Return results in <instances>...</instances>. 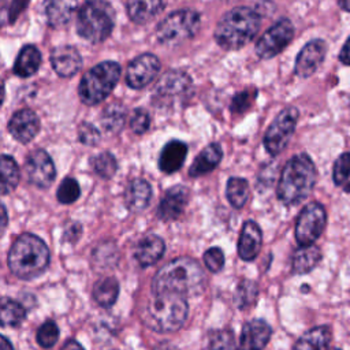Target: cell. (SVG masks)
Instances as JSON below:
<instances>
[{
  "label": "cell",
  "instance_id": "obj_7",
  "mask_svg": "<svg viewBox=\"0 0 350 350\" xmlns=\"http://www.w3.org/2000/svg\"><path fill=\"white\" fill-rule=\"evenodd\" d=\"M120 77V66L116 62H103L97 66L92 67L81 79L79 83V97L88 105H94L101 103L115 85L118 83Z\"/></svg>",
  "mask_w": 350,
  "mask_h": 350
},
{
  "label": "cell",
  "instance_id": "obj_19",
  "mask_svg": "<svg viewBox=\"0 0 350 350\" xmlns=\"http://www.w3.org/2000/svg\"><path fill=\"white\" fill-rule=\"evenodd\" d=\"M262 245V234L258 224L253 220L243 223L239 241H238V254L245 261H252L260 253Z\"/></svg>",
  "mask_w": 350,
  "mask_h": 350
},
{
  "label": "cell",
  "instance_id": "obj_48",
  "mask_svg": "<svg viewBox=\"0 0 350 350\" xmlns=\"http://www.w3.org/2000/svg\"><path fill=\"white\" fill-rule=\"evenodd\" d=\"M60 350H85V349H83L77 340L70 339V340H67V342L63 345V347H62Z\"/></svg>",
  "mask_w": 350,
  "mask_h": 350
},
{
  "label": "cell",
  "instance_id": "obj_47",
  "mask_svg": "<svg viewBox=\"0 0 350 350\" xmlns=\"http://www.w3.org/2000/svg\"><path fill=\"white\" fill-rule=\"evenodd\" d=\"M8 223V216H7V211L4 208V205L0 202V237L4 234V230L7 227Z\"/></svg>",
  "mask_w": 350,
  "mask_h": 350
},
{
  "label": "cell",
  "instance_id": "obj_36",
  "mask_svg": "<svg viewBox=\"0 0 350 350\" xmlns=\"http://www.w3.org/2000/svg\"><path fill=\"white\" fill-rule=\"evenodd\" d=\"M92 167L97 175L108 179L115 175V172L118 170V163L112 153L103 152L92 160Z\"/></svg>",
  "mask_w": 350,
  "mask_h": 350
},
{
  "label": "cell",
  "instance_id": "obj_28",
  "mask_svg": "<svg viewBox=\"0 0 350 350\" xmlns=\"http://www.w3.org/2000/svg\"><path fill=\"white\" fill-rule=\"evenodd\" d=\"M19 167L16 161L7 154H0V194L14 191L19 183Z\"/></svg>",
  "mask_w": 350,
  "mask_h": 350
},
{
  "label": "cell",
  "instance_id": "obj_32",
  "mask_svg": "<svg viewBox=\"0 0 350 350\" xmlns=\"http://www.w3.org/2000/svg\"><path fill=\"white\" fill-rule=\"evenodd\" d=\"M77 7L75 1H51L46 5V16L51 26L59 27L66 25L74 10Z\"/></svg>",
  "mask_w": 350,
  "mask_h": 350
},
{
  "label": "cell",
  "instance_id": "obj_40",
  "mask_svg": "<svg viewBox=\"0 0 350 350\" xmlns=\"http://www.w3.org/2000/svg\"><path fill=\"white\" fill-rule=\"evenodd\" d=\"M350 175V152H345L339 154L332 167V179L335 185L340 186Z\"/></svg>",
  "mask_w": 350,
  "mask_h": 350
},
{
  "label": "cell",
  "instance_id": "obj_21",
  "mask_svg": "<svg viewBox=\"0 0 350 350\" xmlns=\"http://www.w3.org/2000/svg\"><path fill=\"white\" fill-rule=\"evenodd\" d=\"M165 245L164 241L157 235H146L144 237L134 252V257L141 267H149L156 264L164 254Z\"/></svg>",
  "mask_w": 350,
  "mask_h": 350
},
{
  "label": "cell",
  "instance_id": "obj_9",
  "mask_svg": "<svg viewBox=\"0 0 350 350\" xmlns=\"http://www.w3.org/2000/svg\"><path fill=\"white\" fill-rule=\"evenodd\" d=\"M191 79L182 70L167 71L156 83L153 100L160 105H172L189 98L191 93Z\"/></svg>",
  "mask_w": 350,
  "mask_h": 350
},
{
  "label": "cell",
  "instance_id": "obj_41",
  "mask_svg": "<svg viewBox=\"0 0 350 350\" xmlns=\"http://www.w3.org/2000/svg\"><path fill=\"white\" fill-rule=\"evenodd\" d=\"M26 5L22 1H0V26L11 23Z\"/></svg>",
  "mask_w": 350,
  "mask_h": 350
},
{
  "label": "cell",
  "instance_id": "obj_50",
  "mask_svg": "<svg viewBox=\"0 0 350 350\" xmlns=\"http://www.w3.org/2000/svg\"><path fill=\"white\" fill-rule=\"evenodd\" d=\"M154 350H175L171 343H160Z\"/></svg>",
  "mask_w": 350,
  "mask_h": 350
},
{
  "label": "cell",
  "instance_id": "obj_16",
  "mask_svg": "<svg viewBox=\"0 0 350 350\" xmlns=\"http://www.w3.org/2000/svg\"><path fill=\"white\" fill-rule=\"evenodd\" d=\"M190 200V190L183 185H175L170 190L165 191L164 197L161 198L157 216L163 221H172L176 220L186 209Z\"/></svg>",
  "mask_w": 350,
  "mask_h": 350
},
{
  "label": "cell",
  "instance_id": "obj_49",
  "mask_svg": "<svg viewBox=\"0 0 350 350\" xmlns=\"http://www.w3.org/2000/svg\"><path fill=\"white\" fill-rule=\"evenodd\" d=\"M0 350H14L12 345L3 335H0Z\"/></svg>",
  "mask_w": 350,
  "mask_h": 350
},
{
  "label": "cell",
  "instance_id": "obj_15",
  "mask_svg": "<svg viewBox=\"0 0 350 350\" xmlns=\"http://www.w3.org/2000/svg\"><path fill=\"white\" fill-rule=\"evenodd\" d=\"M327 53V44L320 40H312L299 51L295 60V74L301 78H308L317 71L324 62Z\"/></svg>",
  "mask_w": 350,
  "mask_h": 350
},
{
  "label": "cell",
  "instance_id": "obj_31",
  "mask_svg": "<svg viewBox=\"0 0 350 350\" xmlns=\"http://www.w3.org/2000/svg\"><path fill=\"white\" fill-rule=\"evenodd\" d=\"M25 320L23 306L10 298L0 299V324L3 327H18Z\"/></svg>",
  "mask_w": 350,
  "mask_h": 350
},
{
  "label": "cell",
  "instance_id": "obj_14",
  "mask_svg": "<svg viewBox=\"0 0 350 350\" xmlns=\"http://www.w3.org/2000/svg\"><path fill=\"white\" fill-rule=\"evenodd\" d=\"M159 70L160 60L153 53H142L129 64L126 82L133 89H142L157 77Z\"/></svg>",
  "mask_w": 350,
  "mask_h": 350
},
{
  "label": "cell",
  "instance_id": "obj_53",
  "mask_svg": "<svg viewBox=\"0 0 350 350\" xmlns=\"http://www.w3.org/2000/svg\"><path fill=\"white\" fill-rule=\"evenodd\" d=\"M346 191H350V185H349V186H346Z\"/></svg>",
  "mask_w": 350,
  "mask_h": 350
},
{
  "label": "cell",
  "instance_id": "obj_44",
  "mask_svg": "<svg viewBox=\"0 0 350 350\" xmlns=\"http://www.w3.org/2000/svg\"><path fill=\"white\" fill-rule=\"evenodd\" d=\"M150 126V116L146 109L137 108L134 109L131 119H130V127L135 134H144Z\"/></svg>",
  "mask_w": 350,
  "mask_h": 350
},
{
  "label": "cell",
  "instance_id": "obj_11",
  "mask_svg": "<svg viewBox=\"0 0 350 350\" xmlns=\"http://www.w3.org/2000/svg\"><path fill=\"white\" fill-rule=\"evenodd\" d=\"M327 213L320 202L308 204L298 215L295 224V238L299 246L313 245L325 228Z\"/></svg>",
  "mask_w": 350,
  "mask_h": 350
},
{
  "label": "cell",
  "instance_id": "obj_5",
  "mask_svg": "<svg viewBox=\"0 0 350 350\" xmlns=\"http://www.w3.org/2000/svg\"><path fill=\"white\" fill-rule=\"evenodd\" d=\"M189 305L178 294H152L144 312L145 324L157 332L178 331L187 319Z\"/></svg>",
  "mask_w": 350,
  "mask_h": 350
},
{
  "label": "cell",
  "instance_id": "obj_26",
  "mask_svg": "<svg viewBox=\"0 0 350 350\" xmlns=\"http://www.w3.org/2000/svg\"><path fill=\"white\" fill-rule=\"evenodd\" d=\"M321 252L316 245L299 246L291 257V271L295 275H305L319 264Z\"/></svg>",
  "mask_w": 350,
  "mask_h": 350
},
{
  "label": "cell",
  "instance_id": "obj_20",
  "mask_svg": "<svg viewBox=\"0 0 350 350\" xmlns=\"http://www.w3.org/2000/svg\"><path fill=\"white\" fill-rule=\"evenodd\" d=\"M51 63L60 77H72L81 68L82 59L77 48L71 45H60L52 51Z\"/></svg>",
  "mask_w": 350,
  "mask_h": 350
},
{
  "label": "cell",
  "instance_id": "obj_4",
  "mask_svg": "<svg viewBox=\"0 0 350 350\" xmlns=\"http://www.w3.org/2000/svg\"><path fill=\"white\" fill-rule=\"evenodd\" d=\"M48 262V246L40 237L29 232L19 235L8 253V267L21 279H33L41 275Z\"/></svg>",
  "mask_w": 350,
  "mask_h": 350
},
{
  "label": "cell",
  "instance_id": "obj_34",
  "mask_svg": "<svg viewBox=\"0 0 350 350\" xmlns=\"http://www.w3.org/2000/svg\"><path fill=\"white\" fill-rule=\"evenodd\" d=\"M257 295H258L257 284L253 280L243 279L237 286V290L234 294V304L241 310L247 309L256 302Z\"/></svg>",
  "mask_w": 350,
  "mask_h": 350
},
{
  "label": "cell",
  "instance_id": "obj_18",
  "mask_svg": "<svg viewBox=\"0 0 350 350\" xmlns=\"http://www.w3.org/2000/svg\"><path fill=\"white\" fill-rule=\"evenodd\" d=\"M272 329L264 320L247 321L241 332L239 350H264L271 339Z\"/></svg>",
  "mask_w": 350,
  "mask_h": 350
},
{
  "label": "cell",
  "instance_id": "obj_22",
  "mask_svg": "<svg viewBox=\"0 0 350 350\" xmlns=\"http://www.w3.org/2000/svg\"><path fill=\"white\" fill-rule=\"evenodd\" d=\"M187 154V145L183 141L174 139L164 145L159 157V167L165 174L176 172Z\"/></svg>",
  "mask_w": 350,
  "mask_h": 350
},
{
  "label": "cell",
  "instance_id": "obj_25",
  "mask_svg": "<svg viewBox=\"0 0 350 350\" xmlns=\"http://www.w3.org/2000/svg\"><path fill=\"white\" fill-rule=\"evenodd\" d=\"M331 329L328 325H319L306 331L293 346V350H328Z\"/></svg>",
  "mask_w": 350,
  "mask_h": 350
},
{
  "label": "cell",
  "instance_id": "obj_54",
  "mask_svg": "<svg viewBox=\"0 0 350 350\" xmlns=\"http://www.w3.org/2000/svg\"><path fill=\"white\" fill-rule=\"evenodd\" d=\"M332 350H340V349H332Z\"/></svg>",
  "mask_w": 350,
  "mask_h": 350
},
{
  "label": "cell",
  "instance_id": "obj_17",
  "mask_svg": "<svg viewBox=\"0 0 350 350\" xmlns=\"http://www.w3.org/2000/svg\"><path fill=\"white\" fill-rule=\"evenodd\" d=\"M8 130L16 141L27 144L38 134L40 119L31 109H19L10 119Z\"/></svg>",
  "mask_w": 350,
  "mask_h": 350
},
{
  "label": "cell",
  "instance_id": "obj_39",
  "mask_svg": "<svg viewBox=\"0 0 350 350\" xmlns=\"http://www.w3.org/2000/svg\"><path fill=\"white\" fill-rule=\"evenodd\" d=\"M59 338V328L55 321L48 320L45 321L37 331V342L42 347H52Z\"/></svg>",
  "mask_w": 350,
  "mask_h": 350
},
{
  "label": "cell",
  "instance_id": "obj_43",
  "mask_svg": "<svg viewBox=\"0 0 350 350\" xmlns=\"http://www.w3.org/2000/svg\"><path fill=\"white\" fill-rule=\"evenodd\" d=\"M205 267L211 272H219L221 271L224 265V253L221 252L220 247H209L204 256H202Z\"/></svg>",
  "mask_w": 350,
  "mask_h": 350
},
{
  "label": "cell",
  "instance_id": "obj_30",
  "mask_svg": "<svg viewBox=\"0 0 350 350\" xmlns=\"http://www.w3.org/2000/svg\"><path fill=\"white\" fill-rule=\"evenodd\" d=\"M119 294V283L115 278H103L96 282L93 287V298L94 301L104 308L112 306Z\"/></svg>",
  "mask_w": 350,
  "mask_h": 350
},
{
  "label": "cell",
  "instance_id": "obj_52",
  "mask_svg": "<svg viewBox=\"0 0 350 350\" xmlns=\"http://www.w3.org/2000/svg\"><path fill=\"white\" fill-rule=\"evenodd\" d=\"M338 4H339L343 10H346V11L350 12V0H347V1H339Z\"/></svg>",
  "mask_w": 350,
  "mask_h": 350
},
{
  "label": "cell",
  "instance_id": "obj_24",
  "mask_svg": "<svg viewBox=\"0 0 350 350\" xmlns=\"http://www.w3.org/2000/svg\"><path fill=\"white\" fill-rule=\"evenodd\" d=\"M150 197H152V187L145 179H141V178L133 179L129 183L124 193L126 205L131 212L144 211L149 205Z\"/></svg>",
  "mask_w": 350,
  "mask_h": 350
},
{
  "label": "cell",
  "instance_id": "obj_29",
  "mask_svg": "<svg viewBox=\"0 0 350 350\" xmlns=\"http://www.w3.org/2000/svg\"><path fill=\"white\" fill-rule=\"evenodd\" d=\"M165 7L164 1H130L127 3V11L130 18L137 23H145L154 18Z\"/></svg>",
  "mask_w": 350,
  "mask_h": 350
},
{
  "label": "cell",
  "instance_id": "obj_3",
  "mask_svg": "<svg viewBox=\"0 0 350 350\" xmlns=\"http://www.w3.org/2000/svg\"><path fill=\"white\" fill-rule=\"evenodd\" d=\"M260 29L256 10L239 5L227 11L215 29L216 42L227 51H235L250 42Z\"/></svg>",
  "mask_w": 350,
  "mask_h": 350
},
{
  "label": "cell",
  "instance_id": "obj_38",
  "mask_svg": "<svg viewBox=\"0 0 350 350\" xmlns=\"http://www.w3.org/2000/svg\"><path fill=\"white\" fill-rule=\"evenodd\" d=\"M79 194H81L79 185L74 178L63 179L57 189V200L62 204H71V202L77 201Z\"/></svg>",
  "mask_w": 350,
  "mask_h": 350
},
{
  "label": "cell",
  "instance_id": "obj_35",
  "mask_svg": "<svg viewBox=\"0 0 350 350\" xmlns=\"http://www.w3.org/2000/svg\"><path fill=\"white\" fill-rule=\"evenodd\" d=\"M124 116H126V111L122 104H118V103L111 104L109 107L105 108L103 113L101 122L104 129L108 131H118L119 129L123 127Z\"/></svg>",
  "mask_w": 350,
  "mask_h": 350
},
{
  "label": "cell",
  "instance_id": "obj_2",
  "mask_svg": "<svg viewBox=\"0 0 350 350\" xmlns=\"http://www.w3.org/2000/svg\"><path fill=\"white\" fill-rule=\"evenodd\" d=\"M317 171L313 160L299 153L293 156L282 170L276 194L286 205H295L304 201L313 190Z\"/></svg>",
  "mask_w": 350,
  "mask_h": 350
},
{
  "label": "cell",
  "instance_id": "obj_42",
  "mask_svg": "<svg viewBox=\"0 0 350 350\" xmlns=\"http://www.w3.org/2000/svg\"><path fill=\"white\" fill-rule=\"evenodd\" d=\"M256 94H257L256 89H246V90L237 93L231 101V111L235 113L245 112L246 109L250 108Z\"/></svg>",
  "mask_w": 350,
  "mask_h": 350
},
{
  "label": "cell",
  "instance_id": "obj_46",
  "mask_svg": "<svg viewBox=\"0 0 350 350\" xmlns=\"http://www.w3.org/2000/svg\"><path fill=\"white\" fill-rule=\"evenodd\" d=\"M339 60H340V63L350 66V37L346 40L345 45L342 46V49L339 52Z\"/></svg>",
  "mask_w": 350,
  "mask_h": 350
},
{
  "label": "cell",
  "instance_id": "obj_27",
  "mask_svg": "<svg viewBox=\"0 0 350 350\" xmlns=\"http://www.w3.org/2000/svg\"><path fill=\"white\" fill-rule=\"evenodd\" d=\"M41 64V53L34 45H25L14 66V72L21 77V78H27L31 77L40 67Z\"/></svg>",
  "mask_w": 350,
  "mask_h": 350
},
{
  "label": "cell",
  "instance_id": "obj_51",
  "mask_svg": "<svg viewBox=\"0 0 350 350\" xmlns=\"http://www.w3.org/2000/svg\"><path fill=\"white\" fill-rule=\"evenodd\" d=\"M4 94H5V90H4V82L0 79V107H1L3 100H4Z\"/></svg>",
  "mask_w": 350,
  "mask_h": 350
},
{
  "label": "cell",
  "instance_id": "obj_45",
  "mask_svg": "<svg viewBox=\"0 0 350 350\" xmlns=\"http://www.w3.org/2000/svg\"><path fill=\"white\" fill-rule=\"evenodd\" d=\"M79 139L86 145H94L100 139V133L90 123H82L78 129Z\"/></svg>",
  "mask_w": 350,
  "mask_h": 350
},
{
  "label": "cell",
  "instance_id": "obj_23",
  "mask_svg": "<svg viewBox=\"0 0 350 350\" xmlns=\"http://www.w3.org/2000/svg\"><path fill=\"white\" fill-rule=\"evenodd\" d=\"M221 156H223V150L217 142H212L206 145L194 159L189 170V175L193 178H197L213 171L220 163Z\"/></svg>",
  "mask_w": 350,
  "mask_h": 350
},
{
  "label": "cell",
  "instance_id": "obj_37",
  "mask_svg": "<svg viewBox=\"0 0 350 350\" xmlns=\"http://www.w3.org/2000/svg\"><path fill=\"white\" fill-rule=\"evenodd\" d=\"M209 350H237L234 334L230 329H216L209 336Z\"/></svg>",
  "mask_w": 350,
  "mask_h": 350
},
{
  "label": "cell",
  "instance_id": "obj_12",
  "mask_svg": "<svg viewBox=\"0 0 350 350\" xmlns=\"http://www.w3.org/2000/svg\"><path fill=\"white\" fill-rule=\"evenodd\" d=\"M294 26L290 19L283 18L273 23L257 41L256 53L261 59H271L279 55L293 40Z\"/></svg>",
  "mask_w": 350,
  "mask_h": 350
},
{
  "label": "cell",
  "instance_id": "obj_8",
  "mask_svg": "<svg viewBox=\"0 0 350 350\" xmlns=\"http://www.w3.org/2000/svg\"><path fill=\"white\" fill-rule=\"evenodd\" d=\"M200 23L197 11L189 8L176 10L160 22L156 29V37L164 45H179L198 31Z\"/></svg>",
  "mask_w": 350,
  "mask_h": 350
},
{
  "label": "cell",
  "instance_id": "obj_13",
  "mask_svg": "<svg viewBox=\"0 0 350 350\" xmlns=\"http://www.w3.org/2000/svg\"><path fill=\"white\" fill-rule=\"evenodd\" d=\"M25 170L27 180L40 189H48L56 176L53 161L42 149H37L27 156Z\"/></svg>",
  "mask_w": 350,
  "mask_h": 350
},
{
  "label": "cell",
  "instance_id": "obj_10",
  "mask_svg": "<svg viewBox=\"0 0 350 350\" xmlns=\"http://www.w3.org/2000/svg\"><path fill=\"white\" fill-rule=\"evenodd\" d=\"M298 120V111L294 107L284 108L269 124L264 135V145L269 154L276 156L284 150L290 142L295 124Z\"/></svg>",
  "mask_w": 350,
  "mask_h": 350
},
{
  "label": "cell",
  "instance_id": "obj_33",
  "mask_svg": "<svg viewBox=\"0 0 350 350\" xmlns=\"http://www.w3.org/2000/svg\"><path fill=\"white\" fill-rule=\"evenodd\" d=\"M226 196L232 208L241 209L249 198V185L243 178H230L226 186Z\"/></svg>",
  "mask_w": 350,
  "mask_h": 350
},
{
  "label": "cell",
  "instance_id": "obj_1",
  "mask_svg": "<svg viewBox=\"0 0 350 350\" xmlns=\"http://www.w3.org/2000/svg\"><path fill=\"white\" fill-rule=\"evenodd\" d=\"M205 275L201 265L190 257H178L163 265L152 280V294L197 295L202 291Z\"/></svg>",
  "mask_w": 350,
  "mask_h": 350
},
{
  "label": "cell",
  "instance_id": "obj_6",
  "mask_svg": "<svg viewBox=\"0 0 350 350\" xmlns=\"http://www.w3.org/2000/svg\"><path fill=\"white\" fill-rule=\"evenodd\" d=\"M113 27V10L105 1H88L79 11L77 18L78 34L90 41L101 42L112 31Z\"/></svg>",
  "mask_w": 350,
  "mask_h": 350
}]
</instances>
